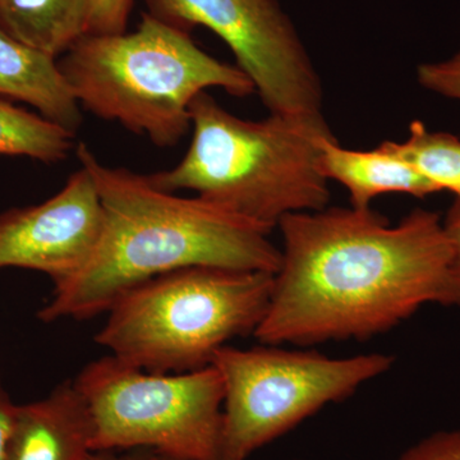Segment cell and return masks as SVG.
I'll use <instances>...</instances> for the list:
<instances>
[{
  "label": "cell",
  "mask_w": 460,
  "mask_h": 460,
  "mask_svg": "<svg viewBox=\"0 0 460 460\" xmlns=\"http://www.w3.org/2000/svg\"><path fill=\"white\" fill-rule=\"evenodd\" d=\"M270 304L253 337L307 347L370 339L426 305L460 307V278L440 217L417 208L392 226L370 208L287 215Z\"/></svg>",
  "instance_id": "6da1fadb"
},
{
  "label": "cell",
  "mask_w": 460,
  "mask_h": 460,
  "mask_svg": "<svg viewBox=\"0 0 460 460\" xmlns=\"http://www.w3.org/2000/svg\"><path fill=\"white\" fill-rule=\"evenodd\" d=\"M77 157L95 181L104 226L86 265L54 287L39 311L44 323L93 319L132 288L181 269L279 270L271 229L198 196L156 189L147 175L102 164L84 144Z\"/></svg>",
  "instance_id": "7a4b0ae2"
},
{
  "label": "cell",
  "mask_w": 460,
  "mask_h": 460,
  "mask_svg": "<svg viewBox=\"0 0 460 460\" xmlns=\"http://www.w3.org/2000/svg\"><path fill=\"white\" fill-rule=\"evenodd\" d=\"M190 113L189 150L174 168L147 175L156 189L193 190L271 230L287 215L328 208L320 155L321 141L332 133L323 114L242 119L208 91L196 96Z\"/></svg>",
  "instance_id": "3957f363"
},
{
  "label": "cell",
  "mask_w": 460,
  "mask_h": 460,
  "mask_svg": "<svg viewBox=\"0 0 460 460\" xmlns=\"http://www.w3.org/2000/svg\"><path fill=\"white\" fill-rule=\"evenodd\" d=\"M58 62L81 107L159 147L175 146L187 135L199 93L213 87L238 98L256 93L238 66L150 13L131 33L84 36Z\"/></svg>",
  "instance_id": "277c9868"
},
{
  "label": "cell",
  "mask_w": 460,
  "mask_h": 460,
  "mask_svg": "<svg viewBox=\"0 0 460 460\" xmlns=\"http://www.w3.org/2000/svg\"><path fill=\"white\" fill-rule=\"evenodd\" d=\"M274 275L193 266L138 284L114 302L96 343L148 372L201 370L233 339L253 335Z\"/></svg>",
  "instance_id": "5b68a950"
},
{
  "label": "cell",
  "mask_w": 460,
  "mask_h": 460,
  "mask_svg": "<svg viewBox=\"0 0 460 460\" xmlns=\"http://www.w3.org/2000/svg\"><path fill=\"white\" fill-rule=\"evenodd\" d=\"M89 407L93 450L151 449L181 460H219L224 386L214 366L148 372L100 357L74 381Z\"/></svg>",
  "instance_id": "8992f818"
},
{
  "label": "cell",
  "mask_w": 460,
  "mask_h": 460,
  "mask_svg": "<svg viewBox=\"0 0 460 460\" xmlns=\"http://www.w3.org/2000/svg\"><path fill=\"white\" fill-rule=\"evenodd\" d=\"M393 363L383 353L332 358L283 345H226L211 363L224 386L219 460H247L325 405L349 398Z\"/></svg>",
  "instance_id": "52a82bcc"
},
{
  "label": "cell",
  "mask_w": 460,
  "mask_h": 460,
  "mask_svg": "<svg viewBox=\"0 0 460 460\" xmlns=\"http://www.w3.org/2000/svg\"><path fill=\"white\" fill-rule=\"evenodd\" d=\"M151 16L181 30L204 26L232 50L270 114H323L313 60L278 0H146Z\"/></svg>",
  "instance_id": "ba28073f"
},
{
  "label": "cell",
  "mask_w": 460,
  "mask_h": 460,
  "mask_svg": "<svg viewBox=\"0 0 460 460\" xmlns=\"http://www.w3.org/2000/svg\"><path fill=\"white\" fill-rule=\"evenodd\" d=\"M104 213L84 166L41 204L0 213V269L44 272L54 287L77 274L98 246Z\"/></svg>",
  "instance_id": "9c48e42d"
},
{
  "label": "cell",
  "mask_w": 460,
  "mask_h": 460,
  "mask_svg": "<svg viewBox=\"0 0 460 460\" xmlns=\"http://www.w3.org/2000/svg\"><path fill=\"white\" fill-rule=\"evenodd\" d=\"M91 452L93 420L74 381L41 401L18 405L5 460H84Z\"/></svg>",
  "instance_id": "30bf717a"
},
{
  "label": "cell",
  "mask_w": 460,
  "mask_h": 460,
  "mask_svg": "<svg viewBox=\"0 0 460 460\" xmlns=\"http://www.w3.org/2000/svg\"><path fill=\"white\" fill-rule=\"evenodd\" d=\"M320 166L326 180L339 181L349 192L354 208H370L372 199L387 193L426 198L438 192L396 151L394 141H385L370 151L350 150L334 135L321 141Z\"/></svg>",
  "instance_id": "8fae6325"
},
{
  "label": "cell",
  "mask_w": 460,
  "mask_h": 460,
  "mask_svg": "<svg viewBox=\"0 0 460 460\" xmlns=\"http://www.w3.org/2000/svg\"><path fill=\"white\" fill-rule=\"evenodd\" d=\"M0 95L26 102L41 117L75 133L81 105L57 58L27 47L0 29Z\"/></svg>",
  "instance_id": "7c38bea8"
},
{
  "label": "cell",
  "mask_w": 460,
  "mask_h": 460,
  "mask_svg": "<svg viewBox=\"0 0 460 460\" xmlns=\"http://www.w3.org/2000/svg\"><path fill=\"white\" fill-rule=\"evenodd\" d=\"M0 29L58 59L86 36L87 0H0Z\"/></svg>",
  "instance_id": "4fadbf2b"
},
{
  "label": "cell",
  "mask_w": 460,
  "mask_h": 460,
  "mask_svg": "<svg viewBox=\"0 0 460 460\" xmlns=\"http://www.w3.org/2000/svg\"><path fill=\"white\" fill-rule=\"evenodd\" d=\"M75 133L0 100V155L25 156L44 164L63 162L74 148Z\"/></svg>",
  "instance_id": "5bb4252c"
},
{
  "label": "cell",
  "mask_w": 460,
  "mask_h": 460,
  "mask_svg": "<svg viewBox=\"0 0 460 460\" xmlns=\"http://www.w3.org/2000/svg\"><path fill=\"white\" fill-rule=\"evenodd\" d=\"M396 151L438 190H450L460 201V140L445 132H431L414 120L404 142H394Z\"/></svg>",
  "instance_id": "9a60e30c"
},
{
  "label": "cell",
  "mask_w": 460,
  "mask_h": 460,
  "mask_svg": "<svg viewBox=\"0 0 460 460\" xmlns=\"http://www.w3.org/2000/svg\"><path fill=\"white\" fill-rule=\"evenodd\" d=\"M132 0H87L86 35L126 32Z\"/></svg>",
  "instance_id": "2e32d148"
},
{
  "label": "cell",
  "mask_w": 460,
  "mask_h": 460,
  "mask_svg": "<svg viewBox=\"0 0 460 460\" xmlns=\"http://www.w3.org/2000/svg\"><path fill=\"white\" fill-rule=\"evenodd\" d=\"M417 80L426 90L460 102V50L449 59L420 65Z\"/></svg>",
  "instance_id": "e0dca14e"
},
{
  "label": "cell",
  "mask_w": 460,
  "mask_h": 460,
  "mask_svg": "<svg viewBox=\"0 0 460 460\" xmlns=\"http://www.w3.org/2000/svg\"><path fill=\"white\" fill-rule=\"evenodd\" d=\"M398 460H460V429L436 432L413 445Z\"/></svg>",
  "instance_id": "ac0fdd59"
},
{
  "label": "cell",
  "mask_w": 460,
  "mask_h": 460,
  "mask_svg": "<svg viewBox=\"0 0 460 460\" xmlns=\"http://www.w3.org/2000/svg\"><path fill=\"white\" fill-rule=\"evenodd\" d=\"M18 405L13 404L7 390L3 385L0 374V460H5L9 440L13 432Z\"/></svg>",
  "instance_id": "d6986e66"
},
{
  "label": "cell",
  "mask_w": 460,
  "mask_h": 460,
  "mask_svg": "<svg viewBox=\"0 0 460 460\" xmlns=\"http://www.w3.org/2000/svg\"><path fill=\"white\" fill-rule=\"evenodd\" d=\"M84 460H181L151 449L93 450Z\"/></svg>",
  "instance_id": "ffe728a7"
},
{
  "label": "cell",
  "mask_w": 460,
  "mask_h": 460,
  "mask_svg": "<svg viewBox=\"0 0 460 460\" xmlns=\"http://www.w3.org/2000/svg\"><path fill=\"white\" fill-rule=\"evenodd\" d=\"M443 223L445 232L452 244L454 266H456V274L460 278V201L458 199H456L452 208L447 211Z\"/></svg>",
  "instance_id": "44dd1931"
}]
</instances>
